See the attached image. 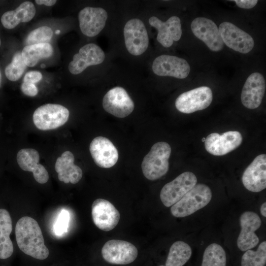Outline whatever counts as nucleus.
<instances>
[{"instance_id": "7", "label": "nucleus", "mask_w": 266, "mask_h": 266, "mask_svg": "<svg viewBox=\"0 0 266 266\" xmlns=\"http://www.w3.org/2000/svg\"><path fill=\"white\" fill-rule=\"evenodd\" d=\"M124 36L128 51L133 56L143 54L148 48L149 37L143 22L139 19L128 21L124 28Z\"/></svg>"}, {"instance_id": "36", "label": "nucleus", "mask_w": 266, "mask_h": 266, "mask_svg": "<svg viewBox=\"0 0 266 266\" xmlns=\"http://www.w3.org/2000/svg\"><path fill=\"white\" fill-rule=\"evenodd\" d=\"M35 2L39 4H44L47 6H51L54 5L57 2L56 0H36Z\"/></svg>"}, {"instance_id": "24", "label": "nucleus", "mask_w": 266, "mask_h": 266, "mask_svg": "<svg viewBox=\"0 0 266 266\" xmlns=\"http://www.w3.org/2000/svg\"><path fill=\"white\" fill-rule=\"evenodd\" d=\"M35 12V7L33 2L24 1L15 10L7 11L3 13L1 17V22L6 29H12L20 23L31 21L34 17Z\"/></svg>"}, {"instance_id": "42", "label": "nucleus", "mask_w": 266, "mask_h": 266, "mask_svg": "<svg viewBox=\"0 0 266 266\" xmlns=\"http://www.w3.org/2000/svg\"><path fill=\"white\" fill-rule=\"evenodd\" d=\"M159 266H164V265H160Z\"/></svg>"}, {"instance_id": "1", "label": "nucleus", "mask_w": 266, "mask_h": 266, "mask_svg": "<svg viewBox=\"0 0 266 266\" xmlns=\"http://www.w3.org/2000/svg\"><path fill=\"white\" fill-rule=\"evenodd\" d=\"M15 235L19 249L25 254L38 260L49 255L41 230L36 220L29 216L21 218L15 227Z\"/></svg>"}, {"instance_id": "20", "label": "nucleus", "mask_w": 266, "mask_h": 266, "mask_svg": "<svg viewBox=\"0 0 266 266\" xmlns=\"http://www.w3.org/2000/svg\"><path fill=\"white\" fill-rule=\"evenodd\" d=\"M266 90V81L259 72L251 74L247 78L241 94L242 104L248 109L258 108L262 101Z\"/></svg>"}, {"instance_id": "22", "label": "nucleus", "mask_w": 266, "mask_h": 266, "mask_svg": "<svg viewBox=\"0 0 266 266\" xmlns=\"http://www.w3.org/2000/svg\"><path fill=\"white\" fill-rule=\"evenodd\" d=\"M39 153L34 149H22L17 155V162L20 167L24 171L32 172L37 182L44 184L49 179V174L45 167L39 164Z\"/></svg>"}, {"instance_id": "4", "label": "nucleus", "mask_w": 266, "mask_h": 266, "mask_svg": "<svg viewBox=\"0 0 266 266\" xmlns=\"http://www.w3.org/2000/svg\"><path fill=\"white\" fill-rule=\"evenodd\" d=\"M69 115V112L65 106L58 104L48 103L36 109L33 119L38 129L47 131L64 125L68 120Z\"/></svg>"}, {"instance_id": "3", "label": "nucleus", "mask_w": 266, "mask_h": 266, "mask_svg": "<svg viewBox=\"0 0 266 266\" xmlns=\"http://www.w3.org/2000/svg\"><path fill=\"white\" fill-rule=\"evenodd\" d=\"M212 198L210 188L204 184H196L178 201L172 205V215L178 218L188 216L207 205Z\"/></svg>"}, {"instance_id": "35", "label": "nucleus", "mask_w": 266, "mask_h": 266, "mask_svg": "<svg viewBox=\"0 0 266 266\" xmlns=\"http://www.w3.org/2000/svg\"><path fill=\"white\" fill-rule=\"evenodd\" d=\"M233 1L238 7L244 9L252 8L258 2L257 0H234Z\"/></svg>"}, {"instance_id": "40", "label": "nucleus", "mask_w": 266, "mask_h": 266, "mask_svg": "<svg viewBox=\"0 0 266 266\" xmlns=\"http://www.w3.org/2000/svg\"><path fill=\"white\" fill-rule=\"evenodd\" d=\"M59 32H60L59 31H56V33H58Z\"/></svg>"}, {"instance_id": "29", "label": "nucleus", "mask_w": 266, "mask_h": 266, "mask_svg": "<svg viewBox=\"0 0 266 266\" xmlns=\"http://www.w3.org/2000/svg\"><path fill=\"white\" fill-rule=\"evenodd\" d=\"M266 263V241L261 242L256 251L247 250L243 255L241 266H265Z\"/></svg>"}, {"instance_id": "5", "label": "nucleus", "mask_w": 266, "mask_h": 266, "mask_svg": "<svg viewBox=\"0 0 266 266\" xmlns=\"http://www.w3.org/2000/svg\"><path fill=\"white\" fill-rule=\"evenodd\" d=\"M197 178L192 172H184L162 188L160 199L163 204L170 207L178 201L196 184Z\"/></svg>"}, {"instance_id": "41", "label": "nucleus", "mask_w": 266, "mask_h": 266, "mask_svg": "<svg viewBox=\"0 0 266 266\" xmlns=\"http://www.w3.org/2000/svg\"><path fill=\"white\" fill-rule=\"evenodd\" d=\"M0 44H1V40H0Z\"/></svg>"}, {"instance_id": "16", "label": "nucleus", "mask_w": 266, "mask_h": 266, "mask_svg": "<svg viewBox=\"0 0 266 266\" xmlns=\"http://www.w3.org/2000/svg\"><path fill=\"white\" fill-rule=\"evenodd\" d=\"M92 216L95 225L100 230L107 232L118 224L120 215L109 201L103 199L96 200L92 205Z\"/></svg>"}, {"instance_id": "21", "label": "nucleus", "mask_w": 266, "mask_h": 266, "mask_svg": "<svg viewBox=\"0 0 266 266\" xmlns=\"http://www.w3.org/2000/svg\"><path fill=\"white\" fill-rule=\"evenodd\" d=\"M149 24L158 30L157 41L164 47H170L174 41H178L182 35L181 21L173 16L163 22L155 16L149 19Z\"/></svg>"}, {"instance_id": "13", "label": "nucleus", "mask_w": 266, "mask_h": 266, "mask_svg": "<svg viewBox=\"0 0 266 266\" xmlns=\"http://www.w3.org/2000/svg\"><path fill=\"white\" fill-rule=\"evenodd\" d=\"M242 141V135L238 131H228L222 134L213 133L205 139L204 146L209 153L223 156L237 148Z\"/></svg>"}, {"instance_id": "11", "label": "nucleus", "mask_w": 266, "mask_h": 266, "mask_svg": "<svg viewBox=\"0 0 266 266\" xmlns=\"http://www.w3.org/2000/svg\"><path fill=\"white\" fill-rule=\"evenodd\" d=\"M191 28L193 34L211 51L218 52L223 49L224 42L213 21L205 17H198L192 21Z\"/></svg>"}, {"instance_id": "19", "label": "nucleus", "mask_w": 266, "mask_h": 266, "mask_svg": "<svg viewBox=\"0 0 266 266\" xmlns=\"http://www.w3.org/2000/svg\"><path fill=\"white\" fill-rule=\"evenodd\" d=\"M89 150L95 164L99 167L109 168L114 166L118 159V150L108 138L97 136L91 141Z\"/></svg>"}, {"instance_id": "14", "label": "nucleus", "mask_w": 266, "mask_h": 266, "mask_svg": "<svg viewBox=\"0 0 266 266\" xmlns=\"http://www.w3.org/2000/svg\"><path fill=\"white\" fill-rule=\"evenodd\" d=\"M241 231L237 239L238 248L245 251L255 247L259 239L255 232L260 228L261 220L259 215L253 211L244 212L239 219Z\"/></svg>"}, {"instance_id": "23", "label": "nucleus", "mask_w": 266, "mask_h": 266, "mask_svg": "<svg viewBox=\"0 0 266 266\" xmlns=\"http://www.w3.org/2000/svg\"><path fill=\"white\" fill-rule=\"evenodd\" d=\"M74 160L73 154L69 151L64 152L57 158L55 169L60 181L76 184L82 178V170L79 166L74 164Z\"/></svg>"}, {"instance_id": "30", "label": "nucleus", "mask_w": 266, "mask_h": 266, "mask_svg": "<svg viewBox=\"0 0 266 266\" xmlns=\"http://www.w3.org/2000/svg\"><path fill=\"white\" fill-rule=\"evenodd\" d=\"M26 67L21 52H18L14 55L11 62L5 68L6 77L11 81H17L22 76Z\"/></svg>"}, {"instance_id": "32", "label": "nucleus", "mask_w": 266, "mask_h": 266, "mask_svg": "<svg viewBox=\"0 0 266 266\" xmlns=\"http://www.w3.org/2000/svg\"><path fill=\"white\" fill-rule=\"evenodd\" d=\"M69 221V212L66 210H62L54 226V231L56 235L61 236L66 233Z\"/></svg>"}, {"instance_id": "12", "label": "nucleus", "mask_w": 266, "mask_h": 266, "mask_svg": "<svg viewBox=\"0 0 266 266\" xmlns=\"http://www.w3.org/2000/svg\"><path fill=\"white\" fill-rule=\"evenodd\" d=\"M152 70L155 74L159 76L184 79L189 75L190 66L184 59L174 56L162 55L154 60Z\"/></svg>"}, {"instance_id": "8", "label": "nucleus", "mask_w": 266, "mask_h": 266, "mask_svg": "<svg viewBox=\"0 0 266 266\" xmlns=\"http://www.w3.org/2000/svg\"><path fill=\"white\" fill-rule=\"evenodd\" d=\"M101 254L107 262L115 265H127L137 258L138 251L132 243L119 239L107 241L103 246Z\"/></svg>"}, {"instance_id": "34", "label": "nucleus", "mask_w": 266, "mask_h": 266, "mask_svg": "<svg viewBox=\"0 0 266 266\" xmlns=\"http://www.w3.org/2000/svg\"><path fill=\"white\" fill-rule=\"evenodd\" d=\"M22 92L26 95L34 97L38 93V89L36 86L32 83L23 82L21 85Z\"/></svg>"}, {"instance_id": "28", "label": "nucleus", "mask_w": 266, "mask_h": 266, "mask_svg": "<svg viewBox=\"0 0 266 266\" xmlns=\"http://www.w3.org/2000/svg\"><path fill=\"white\" fill-rule=\"evenodd\" d=\"M226 256L223 248L212 243L204 250L201 266H226Z\"/></svg>"}, {"instance_id": "10", "label": "nucleus", "mask_w": 266, "mask_h": 266, "mask_svg": "<svg viewBox=\"0 0 266 266\" xmlns=\"http://www.w3.org/2000/svg\"><path fill=\"white\" fill-rule=\"evenodd\" d=\"M102 106L108 113L118 118H124L133 110V100L127 91L121 87L109 90L102 100Z\"/></svg>"}, {"instance_id": "27", "label": "nucleus", "mask_w": 266, "mask_h": 266, "mask_svg": "<svg viewBox=\"0 0 266 266\" xmlns=\"http://www.w3.org/2000/svg\"><path fill=\"white\" fill-rule=\"evenodd\" d=\"M192 253L191 247L183 241H177L171 246L165 266H183Z\"/></svg>"}, {"instance_id": "33", "label": "nucleus", "mask_w": 266, "mask_h": 266, "mask_svg": "<svg viewBox=\"0 0 266 266\" xmlns=\"http://www.w3.org/2000/svg\"><path fill=\"white\" fill-rule=\"evenodd\" d=\"M42 78L41 72L38 71H31L26 73L23 82L34 84L39 82Z\"/></svg>"}, {"instance_id": "38", "label": "nucleus", "mask_w": 266, "mask_h": 266, "mask_svg": "<svg viewBox=\"0 0 266 266\" xmlns=\"http://www.w3.org/2000/svg\"><path fill=\"white\" fill-rule=\"evenodd\" d=\"M0 82H1V73L0 72Z\"/></svg>"}, {"instance_id": "31", "label": "nucleus", "mask_w": 266, "mask_h": 266, "mask_svg": "<svg viewBox=\"0 0 266 266\" xmlns=\"http://www.w3.org/2000/svg\"><path fill=\"white\" fill-rule=\"evenodd\" d=\"M53 35L52 30L47 26H41L32 31L26 39L27 45L48 43Z\"/></svg>"}, {"instance_id": "15", "label": "nucleus", "mask_w": 266, "mask_h": 266, "mask_svg": "<svg viewBox=\"0 0 266 266\" xmlns=\"http://www.w3.org/2000/svg\"><path fill=\"white\" fill-rule=\"evenodd\" d=\"M105 57V54L100 46L94 43L87 44L73 56L68 65V70L72 74H80L89 66L102 63Z\"/></svg>"}, {"instance_id": "39", "label": "nucleus", "mask_w": 266, "mask_h": 266, "mask_svg": "<svg viewBox=\"0 0 266 266\" xmlns=\"http://www.w3.org/2000/svg\"><path fill=\"white\" fill-rule=\"evenodd\" d=\"M205 139V138L204 137H203V138L202 139V141L204 142Z\"/></svg>"}, {"instance_id": "25", "label": "nucleus", "mask_w": 266, "mask_h": 266, "mask_svg": "<svg viewBox=\"0 0 266 266\" xmlns=\"http://www.w3.org/2000/svg\"><path fill=\"white\" fill-rule=\"evenodd\" d=\"M12 230V220L9 212L0 209V259H6L13 252V245L10 238Z\"/></svg>"}, {"instance_id": "2", "label": "nucleus", "mask_w": 266, "mask_h": 266, "mask_svg": "<svg viewBox=\"0 0 266 266\" xmlns=\"http://www.w3.org/2000/svg\"><path fill=\"white\" fill-rule=\"evenodd\" d=\"M171 151L169 144L166 142H158L152 146L141 164L143 174L147 179L155 180L167 173Z\"/></svg>"}, {"instance_id": "17", "label": "nucleus", "mask_w": 266, "mask_h": 266, "mask_svg": "<svg viewBox=\"0 0 266 266\" xmlns=\"http://www.w3.org/2000/svg\"><path fill=\"white\" fill-rule=\"evenodd\" d=\"M107 17L106 11L102 8L91 6L84 8L78 13L81 32L88 37L96 36L105 27Z\"/></svg>"}, {"instance_id": "6", "label": "nucleus", "mask_w": 266, "mask_h": 266, "mask_svg": "<svg viewBox=\"0 0 266 266\" xmlns=\"http://www.w3.org/2000/svg\"><path fill=\"white\" fill-rule=\"evenodd\" d=\"M213 99L211 89L201 86L180 95L175 100V107L180 112L189 114L206 108Z\"/></svg>"}, {"instance_id": "9", "label": "nucleus", "mask_w": 266, "mask_h": 266, "mask_svg": "<svg viewBox=\"0 0 266 266\" xmlns=\"http://www.w3.org/2000/svg\"><path fill=\"white\" fill-rule=\"evenodd\" d=\"M218 29L224 43L231 49L246 54L253 48L254 41L252 37L233 23L224 22Z\"/></svg>"}, {"instance_id": "37", "label": "nucleus", "mask_w": 266, "mask_h": 266, "mask_svg": "<svg viewBox=\"0 0 266 266\" xmlns=\"http://www.w3.org/2000/svg\"><path fill=\"white\" fill-rule=\"evenodd\" d=\"M260 212L261 214L264 216L266 217V203L265 202L263 203L260 207Z\"/></svg>"}, {"instance_id": "18", "label": "nucleus", "mask_w": 266, "mask_h": 266, "mask_svg": "<svg viewBox=\"0 0 266 266\" xmlns=\"http://www.w3.org/2000/svg\"><path fill=\"white\" fill-rule=\"evenodd\" d=\"M242 181L244 186L252 192H259L266 188V155L257 156L244 170Z\"/></svg>"}, {"instance_id": "26", "label": "nucleus", "mask_w": 266, "mask_h": 266, "mask_svg": "<svg viewBox=\"0 0 266 266\" xmlns=\"http://www.w3.org/2000/svg\"><path fill=\"white\" fill-rule=\"evenodd\" d=\"M53 47L49 43H43L26 45L21 54L27 66H35L41 59L48 58L53 54Z\"/></svg>"}]
</instances>
